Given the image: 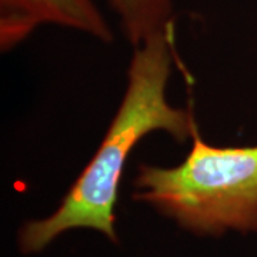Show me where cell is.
<instances>
[{
    "instance_id": "cell-1",
    "label": "cell",
    "mask_w": 257,
    "mask_h": 257,
    "mask_svg": "<svg viewBox=\"0 0 257 257\" xmlns=\"http://www.w3.org/2000/svg\"><path fill=\"white\" fill-rule=\"evenodd\" d=\"M175 52L173 25L135 47L126 92L100 146L60 206L45 219L23 224L19 231V247L23 253H39L62 233L73 229L96 230L117 241L114 206L133 149L155 132H165L183 145L197 128L192 110L175 107L167 100Z\"/></svg>"
},
{
    "instance_id": "cell-2",
    "label": "cell",
    "mask_w": 257,
    "mask_h": 257,
    "mask_svg": "<svg viewBox=\"0 0 257 257\" xmlns=\"http://www.w3.org/2000/svg\"><path fill=\"white\" fill-rule=\"evenodd\" d=\"M192 142L177 166H139L135 200L153 206L196 234L257 231V145L211 146L199 127Z\"/></svg>"
},
{
    "instance_id": "cell-3",
    "label": "cell",
    "mask_w": 257,
    "mask_h": 257,
    "mask_svg": "<svg viewBox=\"0 0 257 257\" xmlns=\"http://www.w3.org/2000/svg\"><path fill=\"white\" fill-rule=\"evenodd\" d=\"M47 23L79 30L104 43L113 40L110 26L93 0H0L2 52H9Z\"/></svg>"
},
{
    "instance_id": "cell-4",
    "label": "cell",
    "mask_w": 257,
    "mask_h": 257,
    "mask_svg": "<svg viewBox=\"0 0 257 257\" xmlns=\"http://www.w3.org/2000/svg\"><path fill=\"white\" fill-rule=\"evenodd\" d=\"M127 40L136 47L173 25L175 0H107Z\"/></svg>"
}]
</instances>
